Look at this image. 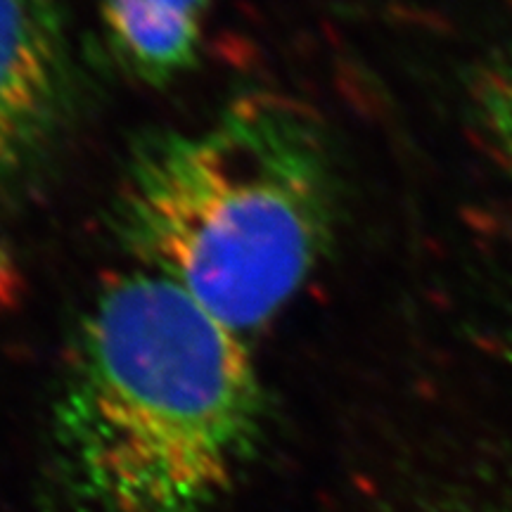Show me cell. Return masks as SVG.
<instances>
[{
  "label": "cell",
  "instance_id": "6da1fadb",
  "mask_svg": "<svg viewBox=\"0 0 512 512\" xmlns=\"http://www.w3.org/2000/svg\"><path fill=\"white\" fill-rule=\"evenodd\" d=\"M264 387L245 335L147 271L81 320L57 439L91 512H209L261 434Z\"/></svg>",
  "mask_w": 512,
  "mask_h": 512
},
{
  "label": "cell",
  "instance_id": "7a4b0ae2",
  "mask_svg": "<svg viewBox=\"0 0 512 512\" xmlns=\"http://www.w3.org/2000/svg\"><path fill=\"white\" fill-rule=\"evenodd\" d=\"M335 169L299 102L249 93L133 152L117 228L147 271L240 335L290 302L328 245Z\"/></svg>",
  "mask_w": 512,
  "mask_h": 512
},
{
  "label": "cell",
  "instance_id": "3957f363",
  "mask_svg": "<svg viewBox=\"0 0 512 512\" xmlns=\"http://www.w3.org/2000/svg\"><path fill=\"white\" fill-rule=\"evenodd\" d=\"M72 100V53L53 0H0V200L53 143Z\"/></svg>",
  "mask_w": 512,
  "mask_h": 512
},
{
  "label": "cell",
  "instance_id": "277c9868",
  "mask_svg": "<svg viewBox=\"0 0 512 512\" xmlns=\"http://www.w3.org/2000/svg\"><path fill=\"white\" fill-rule=\"evenodd\" d=\"M211 0H102V27L114 57L150 86L195 64Z\"/></svg>",
  "mask_w": 512,
  "mask_h": 512
},
{
  "label": "cell",
  "instance_id": "5b68a950",
  "mask_svg": "<svg viewBox=\"0 0 512 512\" xmlns=\"http://www.w3.org/2000/svg\"><path fill=\"white\" fill-rule=\"evenodd\" d=\"M477 124L512 169V55L486 67L475 81Z\"/></svg>",
  "mask_w": 512,
  "mask_h": 512
},
{
  "label": "cell",
  "instance_id": "8992f818",
  "mask_svg": "<svg viewBox=\"0 0 512 512\" xmlns=\"http://www.w3.org/2000/svg\"><path fill=\"white\" fill-rule=\"evenodd\" d=\"M491 337L498 356L512 368V247L505 254V261L498 271L494 320H491Z\"/></svg>",
  "mask_w": 512,
  "mask_h": 512
}]
</instances>
